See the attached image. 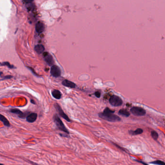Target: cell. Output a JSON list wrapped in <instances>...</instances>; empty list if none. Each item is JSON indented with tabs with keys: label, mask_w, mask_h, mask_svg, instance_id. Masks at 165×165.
I'll list each match as a JSON object with an SVG mask.
<instances>
[{
	"label": "cell",
	"mask_w": 165,
	"mask_h": 165,
	"mask_svg": "<svg viewBox=\"0 0 165 165\" xmlns=\"http://www.w3.org/2000/svg\"><path fill=\"white\" fill-rule=\"evenodd\" d=\"M0 64L1 65H6V66H7V67H8L9 68H11V69H12V68H15L14 66L13 65H11V64H10V63H9V62H3L2 63H0Z\"/></svg>",
	"instance_id": "19"
},
{
	"label": "cell",
	"mask_w": 165,
	"mask_h": 165,
	"mask_svg": "<svg viewBox=\"0 0 165 165\" xmlns=\"http://www.w3.org/2000/svg\"><path fill=\"white\" fill-rule=\"evenodd\" d=\"M37 118V114L36 113H31L30 114L28 115L26 117V121L30 123H32L34 122Z\"/></svg>",
	"instance_id": "9"
},
{
	"label": "cell",
	"mask_w": 165,
	"mask_h": 165,
	"mask_svg": "<svg viewBox=\"0 0 165 165\" xmlns=\"http://www.w3.org/2000/svg\"><path fill=\"white\" fill-rule=\"evenodd\" d=\"M135 160V161H137V162H139V163H140L142 164V165H148V164H147V163H146L144 162H143V161H139V160Z\"/></svg>",
	"instance_id": "20"
},
{
	"label": "cell",
	"mask_w": 165,
	"mask_h": 165,
	"mask_svg": "<svg viewBox=\"0 0 165 165\" xmlns=\"http://www.w3.org/2000/svg\"><path fill=\"white\" fill-rule=\"evenodd\" d=\"M62 84L65 87L71 88H76V85L74 83L69 80H66V79L64 80L62 82Z\"/></svg>",
	"instance_id": "11"
},
{
	"label": "cell",
	"mask_w": 165,
	"mask_h": 165,
	"mask_svg": "<svg viewBox=\"0 0 165 165\" xmlns=\"http://www.w3.org/2000/svg\"><path fill=\"white\" fill-rule=\"evenodd\" d=\"M109 102L113 107L121 106L123 103L122 99L117 95L111 96L110 98Z\"/></svg>",
	"instance_id": "3"
},
{
	"label": "cell",
	"mask_w": 165,
	"mask_h": 165,
	"mask_svg": "<svg viewBox=\"0 0 165 165\" xmlns=\"http://www.w3.org/2000/svg\"><path fill=\"white\" fill-rule=\"evenodd\" d=\"M115 111L110 110L109 108H106L104 111L98 113V116L103 120L110 122H120L121 120L120 117L114 114Z\"/></svg>",
	"instance_id": "1"
},
{
	"label": "cell",
	"mask_w": 165,
	"mask_h": 165,
	"mask_svg": "<svg viewBox=\"0 0 165 165\" xmlns=\"http://www.w3.org/2000/svg\"><path fill=\"white\" fill-rule=\"evenodd\" d=\"M51 75L55 78L59 77L61 75V70L57 65H52L50 69Z\"/></svg>",
	"instance_id": "6"
},
{
	"label": "cell",
	"mask_w": 165,
	"mask_h": 165,
	"mask_svg": "<svg viewBox=\"0 0 165 165\" xmlns=\"http://www.w3.org/2000/svg\"><path fill=\"white\" fill-rule=\"evenodd\" d=\"M44 30L45 26L43 23L41 22H38L36 23L35 25V30L37 32L39 33H42L44 31Z\"/></svg>",
	"instance_id": "10"
},
{
	"label": "cell",
	"mask_w": 165,
	"mask_h": 165,
	"mask_svg": "<svg viewBox=\"0 0 165 165\" xmlns=\"http://www.w3.org/2000/svg\"><path fill=\"white\" fill-rule=\"evenodd\" d=\"M0 165H3V164H1V163H0Z\"/></svg>",
	"instance_id": "25"
},
{
	"label": "cell",
	"mask_w": 165,
	"mask_h": 165,
	"mask_svg": "<svg viewBox=\"0 0 165 165\" xmlns=\"http://www.w3.org/2000/svg\"><path fill=\"white\" fill-rule=\"evenodd\" d=\"M151 136L154 140L157 141L158 138V134L156 131L153 130L151 132Z\"/></svg>",
	"instance_id": "17"
},
{
	"label": "cell",
	"mask_w": 165,
	"mask_h": 165,
	"mask_svg": "<svg viewBox=\"0 0 165 165\" xmlns=\"http://www.w3.org/2000/svg\"><path fill=\"white\" fill-rule=\"evenodd\" d=\"M52 95L56 99H60L62 97V94L59 91L57 90H54L52 92Z\"/></svg>",
	"instance_id": "13"
},
{
	"label": "cell",
	"mask_w": 165,
	"mask_h": 165,
	"mask_svg": "<svg viewBox=\"0 0 165 165\" xmlns=\"http://www.w3.org/2000/svg\"><path fill=\"white\" fill-rule=\"evenodd\" d=\"M13 77L11 76H5L3 78V79H11Z\"/></svg>",
	"instance_id": "22"
},
{
	"label": "cell",
	"mask_w": 165,
	"mask_h": 165,
	"mask_svg": "<svg viewBox=\"0 0 165 165\" xmlns=\"http://www.w3.org/2000/svg\"><path fill=\"white\" fill-rule=\"evenodd\" d=\"M118 113H119V115L123 116H124V117H128L130 115V113H129V112L126 109L120 110L119 111Z\"/></svg>",
	"instance_id": "16"
},
{
	"label": "cell",
	"mask_w": 165,
	"mask_h": 165,
	"mask_svg": "<svg viewBox=\"0 0 165 165\" xmlns=\"http://www.w3.org/2000/svg\"><path fill=\"white\" fill-rule=\"evenodd\" d=\"M95 96H96L97 98H99V97H100L101 94H100V93L99 92H97L95 93Z\"/></svg>",
	"instance_id": "21"
},
{
	"label": "cell",
	"mask_w": 165,
	"mask_h": 165,
	"mask_svg": "<svg viewBox=\"0 0 165 165\" xmlns=\"http://www.w3.org/2000/svg\"><path fill=\"white\" fill-rule=\"evenodd\" d=\"M151 164L156 165H165L164 162L161 161V160H156L155 161L151 162Z\"/></svg>",
	"instance_id": "18"
},
{
	"label": "cell",
	"mask_w": 165,
	"mask_h": 165,
	"mask_svg": "<svg viewBox=\"0 0 165 165\" xmlns=\"http://www.w3.org/2000/svg\"><path fill=\"white\" fill-rule=\"evenodd\" d=\"M34 49L37 53L41 54L45 50V47L42 45H38L35 47Z\"/></svg>",
	"instance_id": "14"
},
{
	"label": "cell",
	"mask_w": 165,
	"mask_h": 165,
	"mask_svg": "<svg viewBox=\"0 0 165 165\" xmlns=\"http://www.w3.org/2000/svg\"><path fill=\"white\" fill-rule=\"evenodd\" d=\"M44 59L47 63L50 66H52L54 63V60L52 56L48 53L46 52L43 53Z\"/></svg>",
	"instance_id": "7"
},
{
	"label": "cell",
	"mask_w": 165,
	"mask_h": 165,
	"mask_svg": "<svg viewBox=\"0 0 165 165\" xmlns=\"http://www.w3.org/2000/svg\"><path fill=\"white\" fill-rule=\"evenodd\" d=\"M0 121L2 122L3 125L7 127H9L10 126V124L9 121L4 116L0 114Z\"/></svg>",
	"instance_id": "15"
},
{
	"label": "cell",
	"mask_w": 165,
	"mask_h": 165,
	"mask_svg": "<svg viewBox=\"0 0 165 165\" xmlns=\"http://www.w3.org/2000/svg\"><path fill=\"white\" fill-rule=\"evenodd\" d=\"M55 108L56 109V110H57V111H58V112L59 113V115L64 119H65L66 121L68 122H71V120L69 119V118L68 117V116L63 112V110L62 109V108H61V107L60 106V105L57 104L56 103L54 105Z\"/></svg>",
	"instance_id": "5"
},
{
	"label": "cell",
	"mask_w": 165,
	"mask_h": 165,
	"mask_svg": "<svg viewBox=\"0 0 165 165\" xmlns=\"http://www.w3.org/2000/svg\"><path fill=\"white\" fill-rule=\"evenodd\" d=\"M53 120L54 121V123H55L57 127L59 130H61L64 133H65L66 134L69 135V132L67 129L65 127L62 121L61 120L60 117L58 116L57 114H55L53 116Z\"/></svg>",
	"instance_id": "2"
},
{
	"label": "cell",
	"mask_w": 165,
	"mask_h": 165,
	"mask_svg": "<svg viewBox=\"0 0 165 165\" xmlns=\"http://www.w3.org/2000/svg\"><path fill=\"white\" fill-rule=\"evenodd\" d=\"M143 132V130L141 128H138L135 131L133 130H129V134L132 136H136L138 135H141L142 134Z\"/></svg>",
	"instance_id": "12"
},
{
	"label": "cell",
	"mask_w": 165,
	"mask_h": 165,
	"mask_svg": "<svg viewBox=\"0 0 165 165\" xmlns=\"http://www.w3.org/2000/svg\"><path fill=\"white\" fill-rule=\"evenodd\" d=\"M31 103H33V104H35V102H34V101H33V100H31Z\"/></svg>",
	"instance_id": "24"
},
{
	"label": "cell",
	"mask_w": 165,
	"mask_h": 165,
	"mask_svg": "<svg viewBox=\"0 0 165 165\" xmlns=\"http://www.w3.org/2000/svg\"><path fill=\"white\" fill-rule=\"evenodd\" d=\"M10 112L16 114H17L18 116L20 118H24L28 116V113H23L19 110L17 109H13L10 110Z\"/></svg>",
	"instance_id": "8"
},
{
	"label": "cell",
	"mask_w": 165,
	"mask_h": 165,
	"mask_svg": "<svg viewBox=\"0 0 165 165\" xmlns=\"http://www.w3.org/2000/svg\"><path fill=\"white\" fill-rule=\"evenodd\" d=\"M23 2L26 3H31L32 2V0H24Z\"/></svg>",
	"instance_id": "23"
},
{
	"label": "cell",
	"mask_w": 165,
	"mask_h": 165,
	"mask_svg": "<svg viewBox=\"0 0 165 165\" xmlns=\"http://www.w3.org/2000/svg\"><path fill=\"white\" fill-rule=\"evenodd\" d=\"M130 111L134 115L137 116H144L146 113V111L144 109L138 107H132L130 110Z\"/></svg>",
	"instance_id": "4"
}]
</instances>
